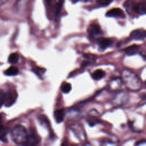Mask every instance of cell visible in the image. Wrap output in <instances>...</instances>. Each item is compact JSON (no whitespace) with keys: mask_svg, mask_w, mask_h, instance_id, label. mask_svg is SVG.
I'll return each instance as SVG.
<instances>
[{"mask_svg":"<svg viewBox=\"0 0 146 146\" xmlns=\"http://www.w3.org/2000/svg\"><path fill=\"white\" fill-rule=\"evenodd\" d=\"M122 79L124 84L129 90L136 91L141 87V79L135 72L128 69H125L123 71Z\"/></svg>","mask_w":146,"mask_h":146,"instance_id":"6da1fadb","label":"cell"},{"mask_svg":"<svg viewBox=\"0 0 146 146\" xmlns=\"http://www.w3.org/2000/svg\"><path fill=\"white\" fill-rule=\"evenodd\" d=\"M29 136V132L23 126L21 125L15 126L11 131V137L13 141L19 145L25 146Z\"/></svg>","mask_w":146,"mask_h":146,"instance_id":"7a4b0ae2","label":"cell"},{"mask_svg":"<svg viewBox=\"0 0 146 146\" xmlns=\"http://www.w3.org/2000/svg\"><path fill=\"white\" fill-rule=\"evenodd\" d=\"M90 35L92 37L99 36L103 34V31L100 26L97 23H92L90 25L88 29Z\"/></svg>","mask_w":146,"mask_h":146,"instance_id":"3957f363","label":"cell"},{"mask_svg":"<svg viewBox=\"0 0 146 146\" xmlns=\"http://www.w3.org/2000/svg\"><path fill=\"white\" fill-rule=\"evenodd\" d=\"M113 41L110 38L99 37L97 39V43L99 47V49L101 50H104L108 47L111 46L112 44Z\"/></svg>","mask_w":146,"mask_h":146,"instance_id":"277c9868","label":"cell"},{"mask_svg":"<svg viewBox=\"0 0 146 146\" xmlns=\"http://www.w3.org/2000/svg\"><path fill=\"white\" fill-rule=\"evenodd\" d=\"M39 142V137L33 131H30L29 132V136L25 146H37Z\"/></svg>","mask_w":146,"mask_h":146,"instance_id":"5b68a950","label":"cell"},{"mask_svg":"<svg viewBox=\"0 0 146 146\" xmlns=\"http://www.w3.org/2000/svg\"><path fill=\"white\" fill-rule=\"evenodd\" d=\"M146 36V32L143 29H138L132 31L130 34L131 38L137 40H142L144 39Z\"/></svg>","mask_w":146,"mask_h":146,"instance_id":"8992f818","label":"cell"},{"mask_svg":"<svg viewBox=\"0 0 146 146\" xmlns=\"http://www.w3.org/2000/svg\"><path fill=\"white\" fill-rule=\"evenodd\" d=\"M106 16L109 17H115V18H124L125 14L124 11L120 8H113L106 13Z\"/></svg>","mask_w":146,"mask_h":146,"instance_id":"52a82bcc","label":"cell"},{"mask_svg":"<svg viewBox=\"0 0 146 146\" xmlns=\"http://www.w3.org/2000/svg\"><path fill=\"white\" fill-rule=\"evenodd\" d=\"M133 11L138 14L143 15L146 13V2H140L133 6Z\"/></svg>","mask_w":146,"mask_h":146,"instance_id":"ba28073f","label":"cell"},{"mask_svg":"<svg viewBox=\"0 0 146 146\" xmlns=\"http://www.w3.org/2000/svg\"><path fill=\"white\" fill-rule=\"evenodd\" d=\"M140 46L136 44H133L125 48L123 51L127 55H132L136 54L139 51Z\"/></svg>","mask_w":146,"mask_h":146,"instance_id":"9c48e42d","label":"cell"},{"mask_svg":"<svg viewBox=\"0 0 146 146\" xmlns=\"http://www.w3.org/2000/svg\"><path fill=\"white\" fill-rule=\"evenodd\" d=\"M54 116L56 123H61L62 121H63L64 119V110L59 109V110H55L54 113Z\"/></svg>","mask_w":146,"mask_h":146,"instance_id":"30bf717a","label":"cell"},{"mask_svg":"<svg viewBox=\"0 0 146 146\" xmlns=\"http://www.w3.org/2000/svg\"><path fill=\"white\" fill-rule=\"evenodd\" d=\"M7 131L6 127L2 124V115L0 114V140L6 141V136L7 135Z\"/></svg>","mask_w":146,"mask_h":146,"instance_id":"8fae6325","label":"cell"},{"mask_svg":"<svg viewBox=\"0 0 146 146\" xmlns=\"http://www.w3.org/2000/svg\"><path fill=\"white\" fill-rule=\"evenodd\" d=\"M105 75L106 73L103 70L101 69H98L92 74V77L95 80H100L102 79L105 76Z\"/></svg>","mask_w":146,"mask_h":146,"instance_id":"7c38bea8","label":"cell"},{"mask_svg":"<svg viewBox=\"0 0 146 146\" xmlns=\"http://www.w3.org/2000/svg\"><path fill=\"white\" fill-rule=\"evenodd\" d=\"M11 94L9 92L4 93L3 92H0V107L6 103L8 100H11L10 99Z\"/></svg>","mask_w":146,"mask_h":146,"instance_id":"4fadbf2b","label":"cell"},{"mask_svg":"<svg viewBox=\"0 0 146 146\" xmlns=\"http://www.w3.org/2000/svg\"><path fill=\"white\" fill-rule=\"evenodd\" d=\"M19 70L17 67L14 66L10 67L6 71H5V74L7 76H15L18 74Z\"/></svg>","mask_w":146,"mask_h":146,"instance_id":"5bb4252c","label":"cell"},{"mask_svg":"<svg viewBox=\"0 0 146 146\" xmlns=\"http://www.w3.org/2000/svg\"><path fill=\"white\" fill-rule=\"evenodd\" d=\"M19 56L17 53H12L8 58V62L10 64H16L18 62Z\"/></svg>","mask_w":146,"mask_h":146,"instance_id":"9a60e30c","label":"cell"},{"mask_svg":"<svg viewBox=\"0 0 146 146\" xmlns=\"http://www.w3.org/2000/svg\"><path fill=\"white\" fill-rule=\"evenodd\" d=\"M60 89L62 90V91L64 93V94H67L68 92H70V91L72 89V87H71V84L67 82H63L61 86H60Z\"/></svg>","mask_w":146,"mask_h":146,"instance_id":"2e32d148","label":"cell"},{"mask_svg":"<svg viewBox=\"0 0 146 146\" xmlns=\"http://www.w3.org/2000/svg\"><path fill=\"white\" fill-rule=\"evenodd\" d=\"M63 1H61L58 2L55 4V5L54 6V14L55 15V16L56 17L59 14V13L61 10L62 5H63Z\"/></svg>","mask_w":146,"mask_h":146,"instance_id":"e0dca14e","label":"cell"},{"mask_svg":"<svg viewBox=\"0 0 146 146\" xmlns=\"http://www.w3.org/2000/svg\"><path fill=\"white\" fill-rule=\"evenodd\" d=\"M33 71L39 77L41 78L42 75L44 73V72L46 71V69L43 68H41L39 67H34L33 68Z\"/></svg>","mask_w":146,"mask_h":146,"instance_id":"ac0fdd59","label":"cell"},{"mask_svg":"<svg viewBox=\"0 0 146 146\" xmlns=\"http://www.w3.org/2000/svg\"><path fill=\"white\" fill-rule=\"evenodd\" d=\"M38 120L40 124L42 125H44L46 127H49V121L47 118V117L44 115H40L38 117Z\"/></svg>","mask_w":146,"mask_h":146,"instance_id":"d6986e66","label":"cell"},{"mask_svg":"<svg viewBox=\"0 0 146 146\" xmlns=\"http://www.w3.org/2000/svg\"><path fill=\"white\" fill-rule=\"evenodd\" d=\"M96 2L100 6H107L110 3H111V2H112V1H104V0H100V1H97Z\"/></svg>","mask_w":146,"mask_h":146,"instance_id":"ffe728a7","label":"cell"},{"mask_svg":"<svg viewBox=\"0 0 146 146\" xmlns=\"http://www.w3.org/2000/svg\"><path fill=\"white\" fill-rule=\"evenodd\" d=\"M145 140H140L137 141V142L135 143V146H139V145L141 144L142 143H145Z\"/></svg>","mask_w":146,"mask_h":146,"instance_id":"44dd1931","label":"cell"}]
</instances>
